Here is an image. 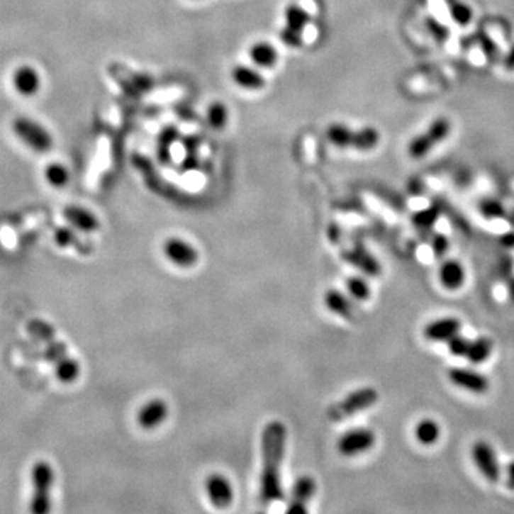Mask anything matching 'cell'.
Instances as JSON below:
<instances>
[{"label": "cell", "instance_id": "cell-34", "mask_svg": "<svg viewBox=\"0 0 514 514\" xmlns=\"http://www.w3.org/2000/svg\"><path fill=\"white\" fill-rule=\"evenodd\" d=\"M452 19L460 25V26H466L470 23L471 18H473V12L471 9L464 5V4H456L453 8H452Z\"/></svg>", "mask_w": 514, "mask_h": 514}, {"label": "cell", "instance_id": "cell-10", "mask_svg": "<svg viewBox=\"0 0 514 514\" xmlns=\"http://www.w3.org/2000/svg\"><path fill=\"white\" fill-rule=\"evenodd\" d=\"M449 380L454 386L462 387L474 394H483L490 387L488 379L483 373H479L473 369L453 367L449 370Z\"/></svg>", "mask_w": 514, "mask_h": 514}, {"label": "cell", "instance_id": "cell-41", "mask_svg": "<svg viewBox=\"0 0 514 514\" xmlns=\"http://www.w3.org/2000/svg\"><path fill=\"white\" fill-rule=\"evenodd\" d=\"M507 290H508V296L511 300H514V277L510 279L508 281V286H507Z\"/></svg>", "mask_w": 514, "mask_h": 514}, {"label": "cell", "instance_id": "cell-23", "mask_svg": "<svg viewBox=\"0 0 514 514\" xmlns=\"http://www.w3.org/2000/svg\"><path fill=\"white\" fill-rule=\"evenodd\" d=\"M354 130L343 123H332L326 130L328 140L336 147H352Z\"/></svg>", "mask_w": 514, "mask_h": 514}, {"label": "cell", "instance_id": "cell-40", "mask_svg": "<svg viewBox=\"0 0 514 514\" xmlns=\"http://www.w3.org/2000/svg\"><path fill=\"white\" fill-rule=\"evenodd\" d=\"M504 66L507 70H514V46L510 49V52L505 55Z\"/></svg>", "mask_w": 514, "mask_h": 514}, {"label": "cell", "instance_id": "cell-27", "mask_svg": "<svg viewBox=\"0 0 514 514\" xmlns=\"http://www.w3.org/2000/svg\"><path fill=\"white\" fill-rule=\"evenodd\" d=\"M55 242L60 247H76L82 255L90 253V247L86 246L83 242H80L76 233L69 228H57L55 230Z\"/></svg>", "mask_w": 514, "mask_h": 514}, {"label": "cell", "instance_id": "cell-22", "mask_svg": "<svg viewBox=\"0 0 514 514\" xmlns=\"http://www.w3.org/2000/svg\"><path fill=\"white\" fill-rule=\"evenodd\" d=\"M440 426L433 419H423L415 429L416 440L423 446H432L440 439Z\"/></svg>", "mask_w": 514, "mask_h": 514}, {"label": "cell", "instance_id": "cell-14", "mask_svg": "<svg viewBox=\"0 0 514 514\" xmlns=\"http://www.w3.org/2000/svg\"><path fill=\"white\" fill-rule=\"evenodd\" d=\"M167 413H169L167 404L163 400L155 398V400L146 403L140 408L139 415H138V422L143 429L152 430L164 422V419L167 418Z\"/></svg>", "mask_w": 514, "mask_h": 514}, {"label": "cell", "instance_id": "cell-32", "mask_svg": "<svg viewBox=\"0 0 514 514\" xmlns=\"http://www.w3.org/2000/svg\"><path fill=\"white\" fill-rule=\"evenodd\" d=\"M437 219H439V211L436 208H429L418 212L413 216V223L420 229H429L437 222Z\"/></svg>", "mask_w": 514, "mask_h": 514}, {"label": "cell", "instance_id": "cell-15", "mask_svg": "<svg viewBox=\"0 0 514 514\" xmlns=\"http://www.w3.org/2000/svg\"><path fill=\"white\" fill-rule=\"evenodd\" d=\"M230 77L236 86L246 90H259L266 84L264 76L247 65H236L230 72Z\"/></svg>", "mask_w": 514, "mask_h": 514}, {"label": "cell", "instance_id": "cell-35", "mask_svg": "<svg viewBox=\"0 0 514 514\" xmlns=\"http://www.w3.org/2000/svg\"><path fill=\"white\" fill-rule=\"evenodd\" d=\"M449 239L442 235V233H436L433 238H432V250H433V255L437 257V259H442L446 256L447 250H449Z\"/></svg>", "mask_w": 514, "mask_h": 514}, {"label": "cell", "instance_id": "cell-25", "mask_svg": "<svg viewBox=\"0 0 514 514\" xmlns=\"http://www.w3.org/2000/svg\"><path fill=\"white\" fill-rule=\"evenodd\" d=\"M347 259L352 264L357 266L360 270L366 272L369 276H379V273H380L379 263L364 250L354 249L349 253Z\"/></svg>", "mask_w": 514, "mask_h": 514}, {"label": "cell", "instance_id": "cell-16", "mask_svg": "<svg viewBox=\"0 0 514 514\" xmlns=\"http://www.w3.org/2000/svg\"><path fill=\"white\" fill-rule=\"evenodd\" d=\"M439 279L445 289L457 290L464 284L466 270L459 260L447 259L442 263L439 270Z\"/></svg>", "mask_w": 514, "mask_h": 514}, {"label": "cell", "instance_id": "cell-39", "mask_svg": "<svg viewBox=\"0 0 514 514\" xmlns=\"http://www.w3.org/2000/svg\"><path fill=\"white\" fill-rule=\"evenodd\" d=\"M505 483H507V487L508 488H513L514 490V462H511L507 466V470H505Z\"/></svg>", "mask_w": 514, "mask_h": 514}, {"label": "cell", "instance_id": "cell-17", "mask_svg": "<svg viewBox=\"0 0 514 514\" xmlns=\"http://www.w3.org/2000/svg\"><path fill=\"white\" fill-rule=\"evenodd\" d=\"M63 215L69 223H72L76 229L86 233L96 232L100 226L99 220L93 213H90L83 208H79V206H69V208L65 209Z\"/></svg>", "mask_w": 514, "mask_h": 514}, {"label": "cell", "instance_id": "cell-24", "mask_svg": "<svg viewBox=\"0 0 514 514\" xmlns=\"http://www.w3.org/2000/svg\"><path fill=\"white\" fill-rule=\"evenodd\" d=\"M284 21L289 29L301 33V30L307 26V23L311 22V15L298 5H290L284 11Z\"/></svg>", "mask_w": 514, "mask_h": 514}, {"label": "cell", "instance_id": "cell-3", "mask_svg": "<svg viewBox=\"0 0 514 514\" xmlns=\"http://www.w3.org/2000/svg\"><path fill=\"white\" fill-rule=\"evenodd\" d=\"M377 400H379V393L373 387L359 389L346 396L343 400L330 406L328 408V418L335 423L347 420L354 415H359L360 411L374 406Z\"/></svg>", "mask_w": 514, "mask_h": 514}, {"label": "cell", "instance_id": "cell-37", "mask_svg": "<svg viewBox=\"0 0 514 514\" xmlns=\"http://www.w3.org/2000/svg\"><path fill=\"white\" fill-rule=\"evenodd\" d=\"M513 266H514L513 259L510 256H505L503 259V262L500 263V274L501 276H510L511 272H513Z\"/></svg>", "mask_w": 514, "mask_h": 514}, {"label": "cell", "instance_id": "cell-6", "mask_svg": "<svg viewBox=\"0 0 514 514\" xmlns=\"http://www.w3.org/2000/svg\"><path fill=\"white\" fill-rule=\"evenodd\" d=\"M13 129L16 132V135L19 136L21 140H23L29 147H32L36 152H48L50 150L52 145H53V139L50 136V133L42 128L39 123L26 119V118H19L15 121L13 123Z\"/></svg>", "mask_w": 514, "mask_h": 514}, {"label": "cell", "instance_id": "cell-19", "mask_svg": "<svg viewBox=\"0 0 514 514\" xmlns=\"http://www.w3.org/2000/svg\"><path fill=\"white\" fill-rule=\"evenodd\" d=\"M16 90L23 96H33L40 87V76L36 69L30 66H22L13 76Z\"/></svg>", "mask_w": 514, "mask_h": 514}, {"label": "cell", "instance_id": "cell-38", "mask_svg": "<svg viewBox=\"0 0 514 514\" xmlns=\"http://www.w3.org/2000/svg\"><path fill=\"white\" fill-rule=\"evenodd\" d=\"M500 243L505 249H514V232H507L500 238Z\"/></svg>", "mask_w": 514, "mask_h": 514}, {"label": "cell", "instance_id": "cell-31", "mask_svg": "<svg viewBox=\"0 0 514 514\" xmlns=\"http://www.w3.org/2000/svg\"><path fill=\"white\" fill-rule=\"evenodd\" d=\"M479 211L486 219H500L505 215L504 206L494 199H484L479 204Z\"/></svg>", "mask_w": 514, "mask_h": 514}, {"label": "cell", "instance_id": "cell-11", "mask_svg": "<svg viewBox=\"0 0 514 514\" xmlns=\"http://www.w3.org/2000/svg\"><path fill=\"white\" fill-rule=\"evenodd\" d=\"M163 250H164L166 257L179 267H184V269L191 267L199 260L197 250L187 242L177 239V238L167 239V242L163 246Z\"/></svg>", "mask_w": 514, "mask_h": 514}, {"label": "cell", "instance_id": "cell-5", "mask_svg": "<svg viewBox=\"0 0 514 514\" xmlns=\"http://www.w3.org/2000/svg\"><path fill=\"white\" fill-rule=\"evenodd\" d=\"M53 469L48 462H38L32 469L33 494L30 501V511L35 514H46L52 508V486Z\"/></svg>", "mask_w": 514, "mask_h": 514}, {"label": "cell", "instance_id": "cell-42", "mask_svg": "<svg viewBox=\"0 0 514 514\" xmlns=\"http://www.w3.org/2000/svg\"><path fill=\"white\" fill-rule=\"evenodd\" d=\"M513 223H514V219H513Z\"/></svg>", "mask_w": 514, "mask_h": 514}, {"label": "cell", "instance_id": "cell-8", "mask_svg": "<svg viewBox=\"0 0 514 514\" xmlns=\"http://www.w3.org/2000/svg\"><path fill=\"white\" fill-rule=\"evenodd\" d=\"M376 443V436L370 429H352L337 442V450L346 457L369 452Z\"/></svg>", "mask_w": 514, "mask_h": 514}, {"label": "cell", "instance_id": "cell-7", "mask_svg": "<svg viewBox=\"0 0 514 514\" xmlns=\"http://www.w3.org/2000/svg\"><path fill=\"white\" fill-rule=\"evenodd\" d=\"M471 457L476 467L487 479V481L497 483L500 480V464L497 460V454L490 443L484 440L476 442L471 449Z\"/></svg>", "mask_w": 514, "mask_h": 514}, {"label": "cell", "instance_id": "cell-29", "mask_svg": "<svg viewBox=\"0 0 514 514\" xmlns=\"http://www.w3.org/2000/svg\"><path fill=\"white\" fill-rule=\"evenodd\" d=\"M45 177L48 179V181L53 186V187H63L67 184L69 181V172L63 164L55 163L50 164L46 172H45Z\"/></svg>", "mask_w": 514, "mask_h": 514}, {"label": "cell", "instance_id": "cell-9", "mask_svg": "<svg viewBox=\"0 0 514 514\" xmlns=\"http://www.w3.org/2000/svg\"><path fill=\"white\" fill-rule=\"evenodd\" d=\"M316 493V481L311 476H301L293 486L290 500L286 511L293 513H307L308 503Z\"/></svg>", "mask_w": 514, "mask_h": 514}, {"label": "cell", "instance_id": "cell-4", "mask_svg": "<svg viewBox=\"0 0 514 514\" xmlns=\"http://www.w3.org/2000/svg\"><path fill=\"white\" fill-rule=\"evenodd\" d=\"M452 132V123L446 118H437L420 135L415 136L407 145V153L413 159L426 157L436 146L445 142Z\"/></svg>", "mask_w": 514, "mask_h": 514}, {"label": "cell", "instance_id": "cell-13", "mask_svg": "<svg viewBox=\"0 0 514 514\" xmlns=\"http://www.w3.org/2000/svg\"><path fill=\"white\" fill-rule=\"evenodd\" d=\"M206 490L212 501L218 508H226L232 504L233 500V487L230 481L222 474H212L206 481Z\"/></svg>", "mask_w": 514, "mask_h": 514}, {"label": "cell", "instance_id": "cell-2", "mask_svg": "<svg viewBox=\"0 0 514 514\" xmlns=\"http://www.w3.org/2000/svg\"><path fill=\"white\" fill-rule=\"evenodd\" d=\"M28 330L30 332V335L46 343L45 354L46 359L53 363L56 377L62 383L74 381L79 377L80 367L77 362L69 356L65 343L55 337V329L46 322L35 319L30 320V323L28 325Z\"/></svg>", "mask_w": 514, "mask_h": 514}, {"label": "cell", "instance_id": "cell-21", "mask_svg": "<svg viewBox=\"0 0 514 514\" xmlns=\"http://www.w3.org/2000/svg\"><path fill=\"white\" fill-rule=\"evenodd\" d=\"M491 352H493V340L486 336H481L471 340L466 359L473 364H480L490 357Z\"/></svg>", "mask_w": 514, "mask_h": 514}, {"label": "cell", "instance_id": "cell-28", "mask_svg": "<svg viewBox=\"0 0 514 514\" xmlns=\"http://www.w3.org/2000/svg\"><path fill=\"white\" fill-rule=\"evenodd\" d=\"M208 123L215 130H222L229 121V111L225 103L222 101H213L212 105L208 108Z\"/></svg>", "mask_w": 514, "mask_h": 514}, {"label": "cell", "instance_id": "cell-30", "mask_svg": "<svg viewBox=\"0 0 514 514\" xmlns=\"http://www.w3.org/2000/svg\"><path fill=\"white\" fill-rule=\"evenodd\" d=\"M347 290H349V293H350V296L353 298L360 300V301L367 300L370 297V293H371L369 283L364 279L357 277V276L350 277L347 280Z\"/></svg>", "mask_w": 514, "mask_h": 514}, {"label": "cell", "instance_id": "cell-20", "mask_svg": "<svg viewBox=\"0 0 514 514\" xmlns=\"http://www.w3.org/2000/svg\"><path fill=\"white\" fill-rule=\"evenodd\" d=\"M325 303L329 311L337 316L350 319L353 315V307L350 300L339 290H329L325 296Z\"/></svg>", "mask_w": 514, "mask_h": 514}, {"label": "cell", "instance_id": "cell-36", "mask_svg": "<svg viewBox=\"0 0 514 514\" xmlns=\"http://www.w3.org/2000/svg\"><path fill=\"white\" fill-rule=\"evenodd\" d=\"M280 39L281 42L289 46V48H298L301 45V38H300V33L289 29L287 26H284L280 32Z\"/></svg>", "mask_w": 514, "mask_h": 514}, {"label": "cell", "instance_id": "cell-1", "mask_svg": "<svg viewBox=\"0 0 514 514\" xmlns=\"http://www.w3.org/2000/svg\"><path fill=\"white\" fill-rule=\"evenodd\" d=\"M287 430L281 422H270L262 435L263 469L260 476V500L264 504L283 497L280 484V466L284 454Z\"/></svg>", "mask_w": 514, "mask_h": 514}, {"label": "cell", "instance_id": "cell-12", "mask_svg": "<svg viewBox=\"0 0 514 514\" xmlns=\"http://www.w3.org/2000/svg\"><path fill=\"white\" fill-rule=\"evenodd\" d=\"M462 322L457 318H442L426 325L423 336L429 342H445L447 343L452 337L460 333Z\"/></svg>", "mask_w": 514, "mask_h": 514}, {"label": "cell", "instance_id": "cell-26", "mask_svg": "<svg viewBox=\"0 0 514 514\" xmlns=\"http://www.w3.org/2000/svg\"><path fill=\"white\" fill-rule=\"evenodd\" d=\"M380 140V135L374 128H363L359 130H354V136H353V143L352 147H354L356 150H371L379 145Z\"/></svg>", "mask_w": 514, "mask_h": 514}, {"label": "cell", "instance_id": "cell-18", "mask_svg": "<svg viewBox=\"0 0 514 514\" xmlns=\"http://www.w3.org/2000/svg\"><path fill=\"white\" fill-rule=\"evenodd\" d=\"M249 57L255 66L269 69L277 63L279 52L270 42L260 40L249 48Z\"/></svg>", "mask_w": 514, "mask_h": 514}, {"label": "cell", "instance_id": "cell-33", "mask_svg": "<svg viewBox=\"0 0 514 514\" xmlns=\"http://www.w3.org/2000/svg\"><path fill=\"white\" fill-rule=\"evenodd\" d=\"M470 343H471V340L469 337L462 336L459 333V335H456L454 337H452L447 342V349L454 357H466V354L469 352V347H470Z\"/></svg>", "mask_w": 514, "mask_h": 514}]
</instances>
